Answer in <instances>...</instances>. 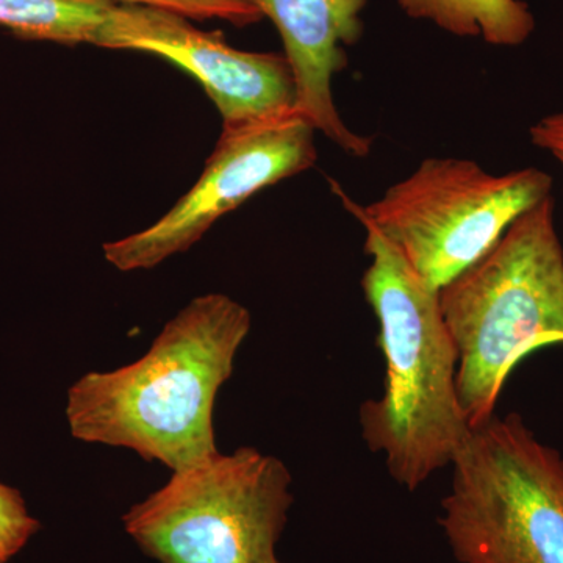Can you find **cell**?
I'll use <instances>...</instances> for the list:
<instances>
[{
  "instance_id": "obj_1",
  "label": "cell",
  "mask_w": 563,
  "mask_h": 563,
  "mask_svg": "<svg viewBox=\"0 0 563 563\" xmlns=\"http://www.w3.org/2000/svg\"><path fill=\"white\" fill-rule=\"evenodd\" d=\"M250 331V310L229 296L192 299L139 361L85 374L69 388L70 433L128 448L173 472L218 453L214 399Z\"/></svg>"
},
{
  "instance_id": "obj_2",
  "label": "cell",
  "mask_w": 563,
  "mask_h": 563,
  "mask_svg": "<svg viewBox=\"0 0 563 563\" xmlns=\"http://www.w3.org/2000/svg\"><path fill=\"white\" fill-rule=\"evenodd\" d=\"M365 231L372 262L362 288L379 322L384 393L361 407L362 437L383 454L393 479L407 490L453 465L472 435L457 391L459 352L444 321L439 291L407 265L383 233L350 211Z\"/></svg>"
},
{
  "instance_id": "obj_3",
  "label": "cell",
  "mask_w": 563,
  "mask_h": 563,
  "mask_svg": "<svg viewBox=\"0 0 563 563\" xmlns=\"http://www.w3.org/2000/svg\"><path fill=\"white\" fill-rule=\"evenodd\" d=\"M459 352L457 391L470 428L495 417L518 363L563 344V247L553 196L525 211L472 268L439 290Z\"/></svg>"
},
{
  "instance_id": "obj_4",
  "label": "cell",
  "mask_w": 563,
  "mask_h": 563,
  "mask_svg": "<svg viewBox=\"0 0 563 563\" xmlns=\"http://www.w3.org/2000/svg\"><path fill=\"white\" fill-rule=\"evenodd\" d=\"M442 526L461 563H563V457L518 413L473 429L453 462Z\"/></svg>"
},
{
  "instance_id": "obj_5",
  "label": "cell",
  "mask_w": 563,
  "mask_h": 563,
  "mask_svg": "<svg viewBox=\"0 0 563 563\" xmlns=\"http://www.w3.org/2000/svg\"><path fill=\"white\" fill-rule=\"evenodd\" d=\"M291 504L284 462L240 448L173 472L122 523L158 563H284L276 548Z\"/></svg>"
},
{
  "instance_id": "obj_6",
  "label": "cell",
  "mask_w": 563,
  "mask_h": 563,
  "mask_svg": "<svg viewBox=\"0 0 563 563\" xmlns=\"http://www.w3.org/2000/svg\"><path fill=\"white\" fill-rule=\"evenodd\" d=\"M332 187L347 211L372 222L439 291L487 255L525 211L553 196V177L537 168L496 176L472 161L426 158L365 207Z\"/></svg>"
},
{
  "instance_id": "obj_7",
  "label": "cell",
  "mask_w": 563,
  "mask_h": 563,
  "mask_svg": "<svg viewBox=\"0 0 563 563\" xmlns=\"http://www.w3.org/2000/svg\"><path fill=\"white\" fill-rule=\"evenodd\" d=\"M314 132L299 113L222 131L191 190L150 228L103 244L107 262L120 272H140L190 250L214 222L255 192L312 168L318 157Z\"/></svg>"
},
{
  "instance_id": "obj_8",
  "label": "cell",
  "mask_w": 563,
  "mask_h": 563,
  "mask_svg": "<svg viewBox=\"0 0 563 563\" xmlns=\"http://www.w3.org/2000/svg\"><path fill=\"white\" fill-rule=\"evenodd\" d=\"M102 47L146 52L179 66L217 106L222 131L298 113L295 76L284 54L235 49L221 32H203L179 14L117 5Z\"/></svg>"
},
{
  "instance_id": "obj_9",
  "label": "cell",
  "mask_w": 563,
  "mask_h": 563,
  "mask_svg": "<svg viewBox=\"0 0 563 563\" xmlns=\"http://www.w3.org/2000/svg\"><path fill=\"white\" fill-rule=\"evenodd\" d=\"M368 0H254L284 41L296 81V111L355 158L366 157L373 140L352 132L335 103L332 79L347 66V47L362 38Z\"/></svg>"
},
{
  "instance_id": "obj_10",
  "label": "cell",
  "mask_w": 563,
  "mask_h": 563,
  "mask_svg": "<svg viewBox=\"0 0 563 563\" xmlns=\"http://www.w3.org/2000/svg\"><path fill=\"white\" fill-rule=\"evenodd\" d=\"M114 9L106 0H0V27L22 40L102 47Z\"/></svg>"
},
{
  "instance_id": "obj_11",
  "label": "cell",
  "mask_w": 563,
  "mask_h": 563,
  "mask_svg": "<svg viewBox=\"0 0 563 563\" xmlns=\"http://www.w3.org/2000/svg\"><path fill=\"white\" fill-rule=\"evenodd\" d=\"M413 20L431 21L463 38L481 36L493 46L523 44L536 18L523 0H398Z\"/></svg>"
},
{
  "instance_id": "obj_12",
  "label": "cell",
  "mask_w": 563,
  "mask_h": 563,
  "mask_svg": "<svg viewBox=\"0 0 563 563\" xmlns=\"http://www.w3.org/2000/svg\"><path fill=\"white\" fill-rule=\"evenodd\" d=\"M106 2L169 11L187 20H220L236 27L257 24L265 18L254 0H106Z\"/></svg>"
},
{
  "instance_id": "obj_13",
  "label": "cell",
  "mask_w": 563,
  "mask_h": 563,
  "mask_svg": "<svg viewBox=\"0 0 563 563\" xmlns=\"http://www.w3.org/2000/svg\"><path fill=\"white\" fill-rule=\"evenodd\" d=\"M38 529L40 523L29 514L21 493L0 484V563H9Z\"/></svg>"
},
{
  "instance_id": "obj_14",
  "label": "cell",
  "mask_w": 563,
  "mask_h": 563,
  "mask_svg": "<svg viewBox=\"0 0 563 563\" xmlns=\"http://www.w3.org/2000/svg\"><path fill=\"white\" fill-rule=\"evenodd\" d=\"M533 146L547 151L563 166V111L548 114L529 129Z\"/></svg>"
}]
</instances>
